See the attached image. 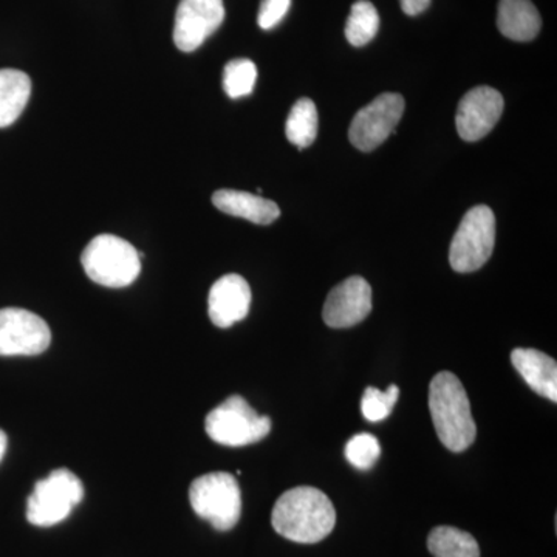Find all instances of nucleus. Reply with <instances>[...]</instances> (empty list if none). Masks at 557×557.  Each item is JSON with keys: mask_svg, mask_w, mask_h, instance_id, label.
I'll return each mask as SVG.
<instances>
[{"mask_svg": "<svg viewBox=\"0 0 557 557\" xmlns=\"http://www.w3.org/2000/svg\"><path fill=\"white\" fill-rule=\"evenodd\" d=\"M271 523L278 536L298 544H317L335 528L336 509L317 487H293L277 498Z\"/></svg>", "mask_w": 557, "mask_h": 557, "instance_id": "f257e3e1", "label": "nucleus"}, {"mask_svg": "<svg viewBox=\"0 0 557 557\" xmlns=\"http://www.w3.org/2000/svg\"><path fill=\"white\" fill-rule=\"evenodd\" d=\"M429 410L440 442L453 453H463L478 437L471 403L453 372H440L429 386Z\"/></svg>", "mask_w": 557, "mask_h": 557, "instance_id": "f03ea898", "label": "nucleus"}, {"mask_svg": "<svg viewBox=\"0 0 557 557\" xmlns=\"http://www.w3.org/2000/svg\"><path fill=\"white\" fill-rule=\"evenodd\" d=\"M141 258L129 242L100 234L84 249L81 263L87 276L102 287L124 288L139 276Z\"/></svg>", "mask_w": 557, "mask_h": 557, "instance_id": "7ed1b4c3", "label": "nucleus"}, {"mask_svg": "<svg viewBox=\"0 0 557 557\" xmlns=\"http://www.w3.org/2000/svg\"><path fill=\"white\" fill-rule=\"evenodd\" d=\"M189 502L194 512L218 531L233 530L240 520V486L228 472H209L194 480Z\"/></svg>", "mask_w": 557, "mask_h": 557, "instance_id": "20e7f679", "label": "nucleus"}, {"mask_svg": "<svg viewBox=\"0 0 557 557\" xmlns=\"http://www.w3.org/2000/svg\"><path fill=\"white\" fill-rule=\"evenodd\" d=\"M496 245V218L485 205L469 209L450 242L449 263L457 273H472L490 260Z\"/></svg>", "mask_w": 557, "mask_h": 557, "instance_id": "39448f33", "label": "nucleus"}, {"mask_svg": "<svg viewBox=\"0 0 557 557\" xmlns=\"http://www.w3.org/2000/svg\"><path fill=\"white\" fill-rule=\"evenodd\" d=\"M205 429L209 438L219 445L239 448L265 438L271 431V420L259 416L239 395H233L208 413Z\"/></svg>", "mask_w": 557, "mask_h": 557, "instance_id": "423d86ee", "label": "nucleus"}, {"mask_svg": "<svg viewBox=\"0 0 557 557\" xmlns=\"http://www.w3.org/2000/svg\"><path fill=\"white\" fill-rule=\"evenodd\" d=\"M84 498L83 482L69 469H54L39 480L27 502V519L35 527H53L69 518Z\"/></svg>", "mask_w": 557, "mask_h": 557, "instance_id": "0eeeda50", "label": "nucleus"}, {"mask_svg": "<svg viewBox=\"0 0 557 557\" xmlns=\"http://www.w3.org/2000/svg\"><path fill=\"white\" fill-rule=\"evenodd\" d=\"M405 98L398 94H383L359 110L350 124L348 138L355 148L372 152L392 134L405 113Z\"/></svg>", "mask_w": 557, "mask_h": 557, "instance_id": "6e6552de", "label": "nucleus"}, {"mask_svg": "<svg viewBox=\"0 0 557 557\" xmlns=\"http://www.w3.org/2000/svg\"><path fill=\"white\" fill-rule=\"evenodd\" d=\"M51 343L47 322L24 309L0 310V357H36Z\"/></svg>", "mask_w": 557, "mask_h": 557, "instance_id": "1a4fd4ad", "label": "nucleus"}, {"mask_svg": "<svg viewBox=\"0 0 557 557\" xmlns=\"http://www.w3.org/2000/svg\"><path fill=\"white\" fill-rule=\"evenodd\" d=\"M223 20V0H180L175 13V46L185 53L199 49L212 33L218 32Z\"/></svg>", "mask_w": 557, "mask_h": 557, "instance_id": "9d476101", "label": "nucleus"}, {"mask_svg": "<svg viewBox=\"0 0 557 557\" xmlns=\"http://www.w3.org/2000/svg\"><path fill=\"white\" fill-rule=\"evenodd\" d=\"M504 108V97L493 87L482 86L469 90L457 109L458 135L469 143L485 138L496 127Z\"/></svg>", "mask_w": 557, "mask_h": 557, "instance_id": "9b49d317", "label": "nucleus"}, {"mask_svg": "<svg viewBox=\"0 0 557 557\" xmlns=\"http://www.w3.org/2000/svg\"><path fill=\"white\" fill-rule=\"evenodd\" d=\"M372 311V288L366 278L354 276L336 285L324 304L325 324L332 329H348L364 321Z\"/></svg>", "mask_w": 557, "mask_h": 557, "instance_id": "f8f14e48", "label": "nucleus"}, {"mask_svg": "<svg viewBox=\"0 0 557 557\" xmlns=\"http://www.w3.org/2000/svg\"><path fill=\"white\" fill-rule=\"evenodd\" d=\"M251 307V288L239 274H226L211 287L208 298V313L212 324L220 329L247 318Z\"/></svg>", "mask_w": 557, "mask_h": 557, "instance_id": "ddd939ff", "label": "nucleus"}, {"mask_svg": "<svg viewBox=\"0 0 557 557\" xmlns=\"http://www.w3.org/2000/svg\"><path fill=\"white\" fill-rule=\"evenodd\" d=\"M511 362L536 394L553 403L557 401L556 359L534 348H516L511 354Z\"/></svg>", "mask_w": 557, "mask_h": 557, "instance_id": "4468645a", "label": "nucleus"}, {"mask_svg": "<svg viewBox=\"0 0 557 557\" xmlns=\"http://www.w3.org/2000/svg\"><path fill=\"white\" fill-rule=\"evenodd\" d=\"M212 203L219 211L233 218L248 220L256 225H271L281 218V209L274 201L244 193V190L222 189L214 193Z\"/></svg>", "mask_w": 557, "mask_h": 557, "instance_id": "2eb2a0df", "label": "nucleus"}, {"mask_svg": "<svg viewBox=\"0 0 557 557\" xmlns=\"http://www.w3.org/2000/svg\"><path fill=\"white\" fill-rule=\"evenodd\" d=\"M497 27L505 38L528 42L541 32V14L531 0H500Z\"/></svg>", "mask_w": 557, "mask_h": 557, "instance_id": "dca6fc26", "label": "nucleus"}, {"mask_svg": "<svg viewBox=\"0 0 557 557\" xmlns=\"http://www.w3.org/2000/svg\"><path fill=\"white\" fill-rule=\"evenodd\" d=\"M32 79L21 70H0V129L16 123L30 100Z\"/></svg>", "mask_w": 557, "mask_h": 557, "instance_id": "f3484780", "label": "nucleus"}, {"mask_svg": "<svg viewBox=\"0 0 557 557\" xmlns=\"http://www.w3.org/2000/svg\"><path fill=\"white\" fill-rule=\"evenodd\" d=\"M428 548L434 557H480L478 541L454 527H437L428 537Z\"/></svg>", "mask_w": 557, "mask_h": 557, "instance_id": "a211bd4d", "label": "nucleus"}, {"mask_svg": "<svg viewBox=\"0 0 557 557\" xmlns=\"http://www.w3.org/2000/svg\"><path fill=\"white\" fill-rule=\"evenodd\" d=\"M285 134L298 149L309 148L318 137V109L310 98H300L289 112Z\"/></svg>", "mask_w": 557, "mask_h": 557, "instance_id": "6ab92c4d", "label": "nucleus"}, {"mask_svg": "<svg viewBox=\"0 0 557 557\" xmlns=\"http://www.w3.org/2000/svg\"><path fill=\"white\" fill-rule=\"evenodd\" d=\"M380 30V14L369 0H358L351 7L346 24V38L354 47L368 46Z\"/></svg>", "mask_w": 557, "mask_h": 557, "instance_id": "aec40b11", "label": "nucleus"}, {"mask_svg": "<svg viewBox=\"0 0 557 557\" xmlns=\"http://www.w3.org/2000/svg\"><path fill=\"white\" fill-rule=\"evenodd\" d=\"M258 67L249 60H233L223 70V89L233 100L248 97L255 90Z\"/></svg>", "mask_w": 557, "mask_h": 557, "instance_id": "412c9836", "label": "nucleus"}, {"mask_svg": "<svg viewBox=\"0 0 557 557\" xmlns=\"http://www.w3.org/2000/svg\"><path fill=\"white\" fill-rule=\"evenodd\" d=\"M399 398V388L395 384H391L386 392H381L379 388H366L364 397L361 401L362 416L370 423H379V421L386 420L394 410L395 403Z\"/></svg>", "mask_w": 557, "mask_h": 557, "instance_id": "4be33fe9", "label": "nucleus"}, {"mask_svg": "<svg viewBox=\"0 0 557 557\" xmlns=\"http://www.w3.org/2000/svg\"><path fill=\"white\" fill-rule=\"evenodd\" d=\"M380 456L381 445L375 435L362 432V434L355 435L354 438L348 440L346 458L348 463L354 465L355 468L368 471V469L375 467Z\"/></svg>", "mask_w": 557, "mask_h": 557, "instance_id": "5701e85b", "label": "nucleus"}, {"mask_svg": "<svg viewBox=\"0 0 557 557\" xmlns=\"http://www.w3.org/2000/svg\"><path fill=\"white\" fill-rule=\"evenodd\" d=\"M292 0H262L258 24L262 30H273L287 16Z\"/></svg>", "mask_w": 557, "mask_h": 557, "instance_id": "b1692460", "label": "nucleus"}, {"mask_svg": "<svg viewBox=\"0 0 557 557\" xmlns=\"http://www.w3.org/2000/svg\"><path fill=\"white\" fill-rule=\"evenodd\" d=\"M399 2H401V9L408 16H417L431 5V0H399Z\"/></svg>", "mask_w": 557, "mask_h": 557, "instance_id": "393cba45", "label": "nucleus"}, {"mask_svg": "<svg viewBox=\"0 0 557 557\" xmlns=\"http://www.w3.org/2000/svg\"><path fill=\"white\" fill-rule=\"evenodd\" d=\"M7 445H9V440H7L5 432L0 429V461H2L3 456H5Z\"/></svg>", "mask_w": 557, "mask_h": 557, "instance_id": "a878e982", "label": "nucleus"}]
</instances>
